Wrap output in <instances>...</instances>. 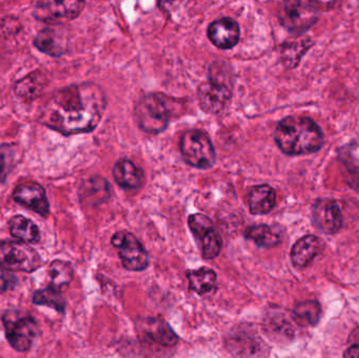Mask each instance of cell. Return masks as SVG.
<instances>
[{
    "mask_svg": "<svg viewBox=\"0 0 359 358\" xmlns=\"http://www.w3.org/2000/svg\"><path fill=\"white\" fill-rule=\"evenodd\" d=\"M107 97L98 84H73L56 90L41 109L40 122L65 136L90 132L100 123Z\"/></svg>",
    "mask_w": 359,
    "mask_h": 358,
    "instance_id": "1",
    "label": "cell"
},
{
    "mask_svg": "<svg viewBox=\"0 0 359 358\" xmlns=\"http://www.w3.org/2000/svg\"><path fill=\"white\" fill-rule=\"evenodd\" d=\"M274 140L283 153L289 156L316 153L324 144V135L313 120L287 117L278 123Z\"/></svg>",
    "mask_w": 359,
    "mask_h": 358,
    "instance_id": "2",
    "label": "cell"
},
{
    "mask_svg": "<svg viewBox=\"0 0 359 358\" xmlns=\"http://www.w3.org/2000/svg\"><path fill=\"white\" fill-rule=\"evenodd\" d=\"M172 116V100L160 92L145 95L135 107V118L139 128L149 134H159L165 130Z\"/></svg>",
    "mask_w": 359,
    "mask_h": 358,
    "instance_id": "3",
    "label": "cell"
},
{
    "mask_svg": "<svg viewBox=\"0 0 359 358\" xmlns=\"http://www.w3.org/2000/svg\"><path fill=\"white\" fill-rule=\"evenodd\" d=\"M182 157L192 167L208 170L215 162V151L208 135L200 130H187L180 140Z\"/></svg>",
    "mask_w": 359,
    "mask_h": 358,
    "instance_id": "4",
    "label": "cell"
},
{
    "mask_svg": "<svg viewBox=\"0 0 359 358\" xmlns=\"http://www.w3.org/2000/svg\"><path fill=\"white\" fill-rule=\"evenodd\" d=\"M41 266V259L35 249L23 242L0 243V267L11 271L33 273Z\"/></svg>",
    "mask_w": 359,
    "mask_h": 358,
    "instance_id": "5",
    "label": "cell"
},
{
    "mask_svg": "<svg viewBox=\"0 0 359 358\" xmlns=\"http://www.w3.org/2000/svg\"><path fill=\"white\" fill-rule=\"evenodd\" d=\"M2 321L11 346L21 352L29 350L37 336L35 321L29 315L16 310L8 311Z\"/></svg>",
    "mask_w": 359,
    "mask_h": 358,
    "instance_id": "6",
    "label": "cell"
},
{
    "mask_svg": "<svg viewBox=\"0 0 359 358\" xmlns=\"http://www.w3.org/2000/svg\"><path fill=\"white\" fill-rule=\"evenodd\" d=\"M278 20L291 33L307 31L316 22L318 11L313 2L286 1L278 8Z\"/></svg>",
    "mask_w": 359,
    "mask_h": 358,
    "instance_id": "7",
    "label": "cell"
},
{
    "mask_svg": "<svg viewBox=\"0 0 359 358\" xmlns=\"http://www.w3.org/2000/svg\"><path fill=\"white\" fill-rule=\"evenodd\" d=\"M229 83L226 76L222 78L213 73L207 81L198 86L196 96L205 113H219L227 106L232 95Z\"/></svg>",
    "mask_w": 359,
    "mask_h": 358,
    "instance_id": "8",
    "label": "cell"
},
{
    "mask_svg": "<svg viewBox=\"0 0 359 358\" xmlns=\"http://www.w3.org/2000/svg\"><path fill=\"white\" fill-rule=\"evenodd\" d=\"M111 244L119 252L124 268L130 271H143L149 267V254L133 233L118 231L111 237Z\"/></svg>",
    "mask_w": 359,
    "mask_h": 358,
    "instance_id": "9",
    "label": "cell"
},
{
    "mask_svg": "<svg viewBox=\"0 0 359 358\" xmlns=\"http://www.w3.org/2000/svg\"><path fill=\"white\" fill-rule=\"evenodd\" d=\"M188 226L200 245L203 258L213 260L222 249V239L208 216L194 214L188 218Z\"/></svg>",
    "mask_w": 359,
    "mask_h": 358,
    "instance_id": "10",
    "label": "cell"
},
{
    "mask_svg": "<svg viewBox=\"0 0 359 358\" xmlns=\"http://www.w3.org/2000/svg\"><path fill=\"white\" fill-rule=\"evenodd\" d=\"M84 6L83 1H40L34 8V16L46 25H63L77 18Z\"/></svg>",
    "mask_w": 359,
    "mask_h": 358,
    "instance_id": "11",
    "label": "cell"
},
{
    "mask_svg": "<svg viewBox=\"0 0 359 358\" xmlns=\"http://www.w3.org/2000/svg\"><path fill=\"white\" fill-rule=\"evenodd\" d=\"M312 218L316 228L322 233H335L343 226V214L333 200H318L312 207Z\"/></svg>",
    "mask_w": 359,
    "mask_h": 358,
    "instance_id": "12",
    "label": "cell"
},
{
    "mask_svg": "<svg viewBox=\"0 0 359 358\" xmlns=\"http://www.w3.org/2000/svg\"><path fill=\"white\" fill-rule=\"evenodd\" d=\"M13 199L40 216H48L50 214V203L46 189L37 183L18 185L13 193Z\"/></svg>",
    "mask_w": 359,
    "mask_h": 358,
    "instance_id": "13",
    "label": "cell"
},
{
    "mask_svg": "<svg viewBox=\"0 0 359 358\" xmlns=\"http://www.w3.org/2000/svg\"><path fill=\"white\" fill-rule=\"evenodd\" d=\"M207 33L210 41L221 50H230L240 40V27L238 22L228 17L211 22Z\"/></svg>",
    "mask_w": 359,
    "mask_h": 358,
    "instance_id": "14",
    "label": "cell"
},
{
    "mask_svg": "<svg viewBox=\"0 0 359 358\" xmlns=\"http://www.w3.org/2000/svg\"><path fill=\"white\" fill-rule=\"evenodd\" d=\"M324 242L316 235H306L294 244L291 261L297 268H305L323 252Z\"/></svg>",
    "mask_w": 359,
    "mask_h": 358,
    "instance_id": "15",
    "label": "cell"
},
{
    "mask_svg": "<svg viewBox=\"0 0 359 358\" xmlns=\"http://www.w3.org/2000/svg\"><path fill=\"white\" fill-rule=\"evenodd\" d=\"M34 46L44 54L52 57H60L67 52V38L58 29L46 27L36 36Z\"/></svg>",
    "mask_w": 359,
    "mask_h": 358,
    "instance_id": "16",
    "label": "cell"
},
{
    "mask_svg": "<svg viewBox=\"0 0 359 358\" xmlns=\"http://www.w3.org/2000/svg\"><path fill=\"white\" fill-rule=\"evenodd\" d=\"M143 332L149 340L160 346L174 347L179 342L178 336L175 333L172 327L160 317L144 319Z\"/></svg>",
    "mask_w": 359,
    "mask_h": 358,
    "instance_id": "17",
    "label": "cell"
},
{
    "mask_svg": "<svg viewBox=\"0 0 359 358\" xmlns=\"http://www.w3.org/2000/svg\"><path fill=\"white\" fill-rule=\"evenodd\" d=\"M276 191L269 185L252 187L247 195V203L252 214H269L276 206Z\"/></svg>",
    "mask_w": 359,
    "mask_h": 358,
    "instance_id": "18",
    "label": "cell"
},
{
    "mask_svg": "<svg viewBox=\"0 0 359 358\" xmlns=\"http://www.w3.org/2000/svg\"><path fill=\"white\" fill-rule=\"evenodd\" d=\"M113 176L119 186L124 189H137L143 180V172L132 161L120 160L113 168Z\"/></svg>",
    "mask_w": 359,
    "mask_h": 358,
    "instance_id": "19",
    "label": "cell"
},
{
    "mask_svg": "<svg viewBox=\"0 0 359 358\" xmlns=\"http://www.w3.org/2000/svg\"><path fill=\"white\" fill-rule=\"evenodd\" d=\"M79 195L82 201L93 205L103 203L111 195L109 183L100 177L88 179L80 187Z\"/></svg>",
    "mask_w": 359,
    "mask_h": 358,
    "instance_id": "20",
    "label": "cell"
},
{
    "mask_svg": "<svg viewBox=\"0 0 359 358\" xmlns=\"http://www.w3.org/2000/svg\"><path fill=\"white\" fill-rule=\"evenodd\" d=\"M228 343L230 344L229 350L236 358H253L263 351L261 340L242 331L236 333Z\"/></svg>",
    "mask_w": 359,
    "mask_h": 358,
    "instance_id": "21",
    "label": "cell"
},
{
    "mask_svg": "<svg viewBox=\"0 0 359 358\" xmlns=\"http://www.w3.org/2000/svg\"><path fill=\"white\" fill-rule=\"evenodd\" d=\"M46 88V77L40 71L29 74L15 83L16 96L25 101H32L39 97Z\"/></svg>",
    "mask_w": 359,
    "mask_h": 358,
    "instance_id": "22",
    "label": "cell"
},
{
    "mask_svg": "<svg viewBox=\"0 0 359 358\" xmlns=\"http://www.w3.org/2000/svg\"><path fill=\"white\" fill-rule=\"evenodd\" d=\"M245 237L264 248L274 247L282 242V233L269 225H255L245 230Z\"/></svg>",
    "mask_w": 359,
    "mask_h": 358,
    "instance_id": "23",
    "label": "cell"
},
{
    "mask_svg": "<svg viewBox=\"0 0 359 358\" xmlns=\"http://www.w3.org/2000/svg\"><path fill=\"white\" fill-rule=\"evenodd\" d=\"M11 235L23 243H36L39 241L40 233L33 221L23 216H15L8 221Z\"/></svg>",
    "mask_w": 359,
    "mask_h": 358,
    "instance_id": "24",
    "label": "cell"
},
{
    "mask_svg": "<svg viewBox=\"0 0 359 358\" xmlns=\"http://www.w3.org/2000/svg\"><path fill=\"white\" fill-rule=\"evenodd\" d=\"M187 279L190 289L198 296H204L213 291L217 285V273L206 267L188 271Z\"/></svg>",
    "mask_w": 359,
    "mask_h": 358,
    "instance_id": "25",
    "label": "cell"
},
{
    "mask_svg": "<svg viewBox=\"0 0 359 358\" xmlns=\"http://www.w3.org/2000/svg\"><path fill=\"white\" fill-rule=\"evenodd\" d=\"M320 304L316 301H305L299 303L293 311V319L301 326H314L320 321Z\"/></svg>",
    "mask_w": 359,
    "mask_h": 358,
    "instance_id": "26",
    "label": "cell"
},
{
    "mask_svg": "<svg viewBox=\"0 0 359 358\" xmlns=\"http://www.w3.org/2000/svg\"><path fill=\"white\" fill-rule=\"evenodd\" d=\"M74 271L69 263L63 262V261H55L50 264L48 269V275H50V288L56 290H60L71 283L73 280Z\"/></svg>",
    "mask_w": 359,
    "mask_h": 358,
    "instance_id": "27",
    "label": "cell"
},
{
    "mask_svg": "<svg viewBox=\"0 0 359 358\" xmlns=\"http://www.w3.org/2000/svg\"><path fill=\"white\" fill-rule=\"evenodd\" d=\"M33 302L41 306L50 307L59 312H63L65 308V301L63 300L62 296L59 294L58 290L50 287L36 292L34 294Z\"/></svg>",
    "mask_w": 359,
    "mask_h": 358,
    "instance_id": "28",
    "label": "cell"
},
{
    "mask_svg": "<svg viewBox=\"0 0 359 358\" xmlns=\"http://www.w3.org/2000/svg\"><path fill=\"white\" fill-rule=\"evenodd\" d=\"M17 146L15 144L0 145V177L6 178L16 166Z\"/></svg>",
    "mask_w": 359,
    "mask_h": 358,
    "instance_id": "29",
    "label": "cell"
},
{
    "mask_svg": "<svg viewBox=\"0 0 359 358\" xmlns=\"http://www.w3.org/2000/svg\"><path fill=\"white\" fill-rule=\"evenodd\" d=\"M309 48V41L305 40H299L293 41V43H288L285 48L283 55L285 60L290 67H295L299 61V57L303 55L302 50H307Z\"/></svg>",
    "mask_w": 359,
    "mask_h": 358,
    "instance_id": "30",
    "label": "cell"
},
{
    "mask_svg": "<svg viewBox=\"0 0 359 358\" xmlns=\"http://www.w3.org/2000/svg\"><path fill=\"white\" fill-rule=\"evenodd\" d=\"M344 358H359V345L350 347L344 354Z\"/></svg>",
    "mask_w": 359,
    "mask_h": 358,
    "instance_id": "31",
    "label": "cell"
}]
</instances>
